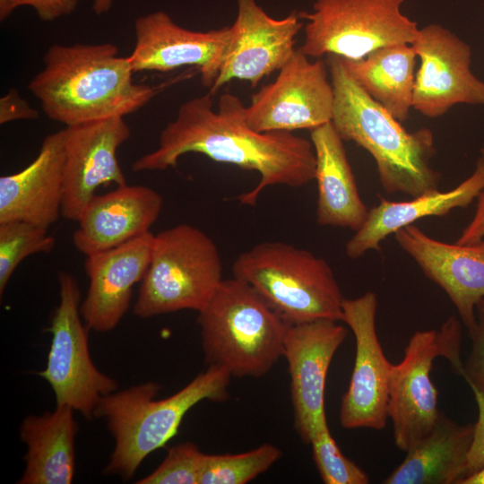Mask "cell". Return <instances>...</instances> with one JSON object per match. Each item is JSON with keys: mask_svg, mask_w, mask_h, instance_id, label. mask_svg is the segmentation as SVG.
<instances>
[{"mask_svg": "<svg viewBox=\"0 0 484 484\" xmlns=\"http://www.w3.org/2000/svg\"><path fill=\"white\" fill-rule=\"evenodd\" d=\"M419 59L412 108L439 117L458 104L484 106V82L471 71V47L448 29L430 23L411 44Z\"/></svg>", "mask_w": 484, "mask_h": 484, "instance_id": "4fadbf2b", "label": "cell"}, {"mask_svg": "<svg viewBox=\"0 0 484 484\" xmlns=\"http://www.w3.org/2000/svg\"><path fill=\"white\" fill-rule=\"evenodd\" d=\"M133 73L112 43L54 44L29 90L48 118L72 126L124 117L148 104L157 90L134 82Z\"/></svg>", "mask_w": 484, "mask_h": 484, "instance_id": "7a4b0ae2", "label": "cell"}, {"mask_svg": "<svg viewBox=\"0 0 484 484\" xmlns=\"http://www.w3.org/2000/svg\"><path fill=\"white\" fill-rule=\"evenodd\" d=\"M471 349L463 362L462 377L484 394V298L476 307V326L470 333Z\"/></svg>", "mask_w": 484, "mask_h": 484, "instance_id": "4dcf8cb0", "label": "cell"}, {"mask_svg": "<svg viewBox=\"0 0 484 484\" xmlns=\"http://www.w3.org/2000/svg\"><path fill=\"white\" fill-rule=\"evenodd\" d=\"M197 323L205 362L231 376L261 377L283 357L288 324L236 277L223 279Z\"/></svg>", "mask_w": 484, "mask_h": 484, "instance_id": "5b68a950", "label": "cell"}, {"mask_svg": "<svg viewBox=\"0 0 484 484\" xmlns=\"http://www.w3.org/2000/svg\"><path fill=\"white\" fill-rule=\"evenodd\" d=\"M309 445L319 475L325 484H367V474L340 450L328 423L320 426Z\"/></svg>", "mask_w": 484, "mask_h": 484, "instance_id": "f1b7e54d", "label": "cell"}, {"mask_svg": "<svg viewBox=\"0 0 484 484\" xmlns=\"http://www.w3.org/2000/svg\"><path fill=\"white\" fill-rule=\"evenodd\" d=\"M58 283L59 304L48 329L52 339L47 367L38 375L50 385L56 406H68L91 419L100 400L116 392L118 383L92 362L90 329L81 319V292L76 279L60 272Z\"/></svg>", "mask_w": 484, "mask_h": 484, "instance_id": "8fae6325", "label": "cell"}, {"mask_svg": "<svg viewBox=\"0 0 484 484\" xmlns=\"http://www.w3.org/2000/svg\"><path fill=\"white\" fill-rule=\"evenodd\" d=\"M114 0H94L92 4V10L96 14H103L108 13Z\"/></svg>", "mask_w": 484, "mask_h": 484, "instance_id": "8d00e7d4", "label": "cell"}, {"mask_svg": "<svg viewBox=\"0 0 484 484\" xmlns=\"http://www.w3.org/2000/svg\"><path fill=\"white\" fill-rule=\"evenodd\" d=\"M457 484H484V467L473 474L462 479Z\"/></svg>", "mask_w": 484, "mask_h": 484, "instance_id": "d590c367", "label": "cell"}, {"mask_svg": "<svg viewBox=\"0 0 484 484\" xmlns=\"http://www.w3.org/2000/svg\"><path fill=\"white\" fill-rule=\"evenodd\" d=\"M326 65L334 93L332 123L343 141L354 142L373 157L385 191L415 197L438 189L440 174L431 166L432 131H406L359 87L339 56L327 55Z\"/></svg>", "mask_w": 484, "mask_h": 484, "instance_id": "3957f363", "label": "cell"}, {"mask_svg": "<svg viewBox=\"0 0 484 484\" xmlns=\"http://www.w3.org/2000/svg\"><path fill=\"white\" fill-rule=\"evenodd\" d=\"M405 1L315 0L311 13H298L307 21L300 48L308 57L356 60L384 47L411 44L419 28L402 12Z\"/></svg>", "mask_w": 484, "mask_h": 484, "instance_id": "30bf717a", "label": "cell"}, {"mask_svg": "<svg viewBox=\"0 0 484 484\" xmlns=\"http://www.w3.org/2000/svg\"><path fill=\"white\" fill-rule=\"evenodd\" d=\"M222 281L221 257L206 233L189 224L169 228L154 235L134 313L150 318L185 309L199 312Z\"/></svg>", "mask_w": 484, "mask_h": 484, "instance_id": "52a82bcc", "label": "cell"}, {"mask_svg": "<svg viewBox=\"0 0 484 484\" xmlns=\"http://www.w3.org/2000/svg\"><path fill=\"white\" fill-rule=\"evenodd\" d=\"M474 424L461 425L440 411L431 431L406 452L385 484H457L473 438Z\"/></svg>", "mask_w": 484, "mask_h": 484, "instance_id": "d4e9b609", "label": "cell"}, {"mask_svg": "<svg viewBox=\"0 0 484 484\" xmlns=\"http://www.w3.org/2000/svg\"><path fill=\"white\" fill-rule=\"evenodd\" d=\"M153 239L149 231L86 257L84 268L90 284L80 312L90 330L105 333L119 324L129 307L133 287L147 272Z\"/></svg>", "mask_w": 484, "mask_h": 484, "instance_id": "d6986e66", "label": "cell"}, {"mask_svg": "<svg viewBox=\"0 0 484 484\" xmlns=\"http://www.w3.org/2000/svg\"><path fill=\"white\" fill-rule=\"evenodd\" d=\"M310 137L316 162V221L321 226L357 231L368 210L359 194L343 140L332 121L310 130Z\"/></svg>", "mask_w": 484, "mask_h": 484, "instance_id": "603a6c76", "label": "cell"}, {"mask_svg": "<svg viewBox=\"0 0 484 484\" xmlns=\"http://www.w3.org/2000/svg\"><path fill=\"white\" fill-rule=\"evenodd\" d=\"M484 158V148L480 150ZM484 238V187L477 197L474 215L463 229L456 243L460 245L472 244Z\"/></svg>", "mask_w": 484, "mask_h": 484, "instance_id": "e575fe53", "label": "cell"}, {"mask_svg": "<svg viewBox=\"0 0 484 484\" xmlns=\"http://www.w3.org/2000/svg\"><path fill=\"white\" fill-rule=\"evenodd\" d=\"M376 295L368 291L345 298L342 322L355 337V360L349 387L341 398V425L348 429L381 430L388 419L393 364L381 347L376 328Z\"/></svg>", "mask_w": 484, "mask_h": 484, "instance_id": "7c38bea8", "label": "cell"}, {"mask_svg": "<svg viewBox=\"0 0 484 484\" xmlns=\"http://www.w3.org/2000/svg\"><path fill=\"white\" fill-rule=\"evenodd\" d=\"M56 239L48 229L23 220L0 223V295L21 262L39 253H49Z\"/></svg>", "mask_w": 484, "mask_h": 484, "instance_id": "83f0119b", "label": "cell"}, {"mask_svg": "<svg viewBox=\"0 0 484 484\" xmlns=\"http://www.w3.org/2000/svg\"><path fill=\"white\" fill-rule=\"evenodd\" d=\"M484 187V158L480 154L472 174L448 191L439 189L402 202L380 199L368 210L363 225L347 241L345 252L357 259L369 251H379L387 237L426 217H442L457 208L468 207Z\"/></svg>", "mask_w": 484, "mask_h": 484, "instance_id": "7402d4cb", "label": "cell"}, {"mask_svg": "<svg viewBox=\"0 0 484 484\" xmlns=\"http://www.w3.org/2000/svg\"><path fill=\"white\" fill-rule=\"evenodd\" d=\"M73 410L56 406L52 412L29 415L20 427L27 445L25 470L19 484H70L75 473L74 441L79 426Z\"/></svg>", "mask_w": 484, "mask_h": 484, "instance_id": "cb8c5ba5", "label": "cell"}, {"mask_svg": "<svg viewBox=\"0 0 484 484\" xmlns=\"http://www.w3.org/2000/svg\"><path fill=\"white\" fill-rule=\"evenodd\" d=\"M131 131L124 117L64 128L65 161L61 215L78 221L99 186L126 185L117 151Z\"/></svg>", "mask_w": 484, "mask_h": 484, "instance_id": "9a60e30c", "label": "cell"}, {"mask_svg": "<svg viewBox=\"0 0 484 484\" xmlns=\"http://www.w3.org/2000/svg\"><path fill=\"white\" fill-rule=\"evenodd\" d=\"M162 205L161 195L145 186L126 184L95 195L77 221L73 245L86 256L120 246L149 232Z\"/></svg>", "mask_w": 484, "mask_h": 484, "instance_id": "ffe728a7", "label": "cell"}, {"mask_svg": "<svg viewBox=\"0 0 484 484\" xmlns=\"http://www.w3.org/2000/svg\"><path fill=\"white\" fill-rule=\"evenodd\" d=\"M341 61L359 87L398 121L412 108L418 56L411 44L378 48L360 59Z\"/></svg>", "mask_w": 484, "mask_h": 484, "instance_id": "484cf974", "label": "cell"}, {"mask_svg": "<svg viewBox=\"0 0 484 484\" xmlns=\"http://www.w3.org/2000/svg\"><path fill=\"white\" fill-rule=\"evenodd\" d=\"M231 270L233 277L253 287L288 324L342 322L345 298L333 269L310 251L265 241L241 253Z\"/></svg>", "mask_w": 484, "mask_h": 484, "instance_id": "8992f818", "label": "cell"}, {"mask_svg": "<svg viewBox=\"0 0 484 484\" xmlns=\"http://www.w3.org/2000/svg\"><path fill=\"white\" fill-rule=\"evenodd\" d=\"M186 153L257 171L260 180L238 199L255 205L268 186L300 187L315 179V155L311 141L292 132L259 133L212 108V95L194 97L179 107L176 118L161 131L158 147L134 161V172L176 167Z\"/></svg>", "mask_w": 484, "mask_h": 484, "instance_id": "6da1fadb", "label": "cell"}, {"mask_svg": "<svg viewBox=\"0 0 484 484\" xmlns=\"http://www.w3.org/2000/svg\"><path fill=\"white\" fill-rule=\"evenodd\" d=\"M134 34V48L127 56L134 73L194 66L202 84L211 88L219 75L231 28L190 30L177 24L167 13L157 11L135 20Z\"/></svg>", "mask_w": 484, "mask_h": 484, "instance_id": "e0dca14e", "label": "cell"}, {"mask_svg": "<svg viewBox=\"0 0 484 484\" xmlns=\"http://www.w3.org/2000/svg\"><path fill=\"white\" fill-rule=\"evenodd\" d=\"M462 324L451 315L437 330L416 332L402 359L393 365L388 400L395 445L407 452L433 428L439 416L438 393L430 373L437 357L445 358L454 371L463 374Z\"/></svg>", "mask_w": 484, "mask_h": 484, "instance_id": "ba28073f", "label": "cell"}, {"mask_svg": "<svg viewBox=\"0 0 484 484\" xmlns=\"http://www.w3.org/2000/svg\"><path fill=\"white\" fill-rule=\"evenodd\" d=\"M400 247L438 285L455 307L469 334L484 298V238L466 245L436 239L411 224L394 234Z\"/></svg>", "mask_w": 484, "mask_h": 484, "instance_id": "ac0fdd59", "label": "cell"}, {"mask_svg": "<svg viewBox=\"0 0 484 484\" xmlns=\"http://www.w3.org/2000/svg\"><path fill=\"white\" fill-rule=\"evenodd\" d=\"M348 334L340 321L318 319L288 324L283 347L290 377L294 427L309 445L327 422L324 388L332 359Z\"/></svg>", "mask_w": 484, "mask_h": 484, "instance_id": "5bb4252c", "label": "cell"}, {"mask_svg": "<svg viewBox=\"0 0 484 484\" xmlns=\"http://www.w3.org/2000/svg\"><path fill=\"white\" fill-rule=\"evenodd\" d=\"M470 387L478 406V419L474 424L473 438L466 460L463 478L484 467V394L475 387Z\"/></svg>", "mask_w": 484, "mask_h": 484, "instance_id": "d6a6232c", "label": "cell"}, {"mask_svg": "<svg viewBox=\"0 0 484 484\" xmlns=\"http://www.w3.org/2000/svg\"><path fill=\"white\" fill-rule=\"evenodd\" d=\"M206 454L193 442L172 446L162 462L137 484H200Z\"/></svg>", "mask_w": 484, "mask_h": 484, "instance_id": "f546056e", "label": "cell"}, {"mask_svg": "<svg viewBox=\"0 0 484 484\" xmlns=\"http://www.w3.org/2000/svg\"><path fill=\"white\" fill-rule=\"evenodd\" d=\"M326 66L323 60L311 62L299 48L248 107L225 93L218 110L259 133L316 128L333 118L334 93Z\"/></svg>", "mask_w": 484, "mask_h": 484, "instance_id": "9c48e42d", "label": "cell"}, {"mask_svg": "<svg viewBox=\"0 0 484 484\" xmlns=\"http://www.w3.org/2000/svg\"><path fill=\"white\" fill-rule=\"evenodd\" d=\"M230 377L226 369L210 365L165 399L155 400L160 385L154 382L104 396L94 411V418L106 420L115 439L104 473L130 480L151 453L177 434L184 416L195 404L204 400L223 402L229 399Z\"/></svg>", "mask_w": 484, "mask_h": 484, "instance_id": "277c9868", "label": "cell"}, {"mask_svg": "<svg viewBox=\"0 0 484 484\" xmlns=\"http://www.w3.org/2000/svg\"><path fill=\"white\" fill-rule=\"evenodd\" d=\"M282 456L276 445L226 454H206L200 484H245L267 471Z\"/></svg>", "mask_w": 484, "mask_h": 484, "instance_id": "4316f807", "label": "cell"}, {"mask_svg": "<svg viewBox=\"0 0 484 484\" xmlns=\"http://www.w3.org/2000/svg\"><path fill=\"white\" fill-rule=\"evenodd\" d=\"M79 0H0V21L6 20L17 8L32 7L38 17L52 22L72 13Z\"/></svg>", "mask_w": 484, "mask_h": 484, "instance_id": "1f68e13d", "label": "cell"}, {"mask_svg": "<svg viewBox=\"0 0 484 484\" xmlns=\"http://www.w3.org/2000/svg\"><path fill=\"white\" fill-rule=\"evenodd\" d=\"M37 109L22 98L15 89H10L0 99V124L15 120H34L39 117Z\"/></svg>", "mask_w": 484, "mask_h": 484, "instance_id": "836d02e7", "label": "cell"}, {"mask_svg": "<svg viewBox=\"0 0 484 484\" xmlns=\"http://www.w3.org/2000/svg\"><path fill=\"white\" fill-rule=\"evenodd\" d=\"M238 15L219 75L210 88L212 96L233 79L255 87L279 71L295 52V38L303 28L296 11L283 19L270 17L255 0H237Z\"/></svg>", "mask_w": 484, "mask_h": 484, "instance_id": "2e32d148", "label": "cell"}, {"mask_svg": "<svg viewBox=\"0 0 484 484\" xmlns=\"http://www.w3.org/2000/svg\"><path fill=\"white\" fill-rule=\"evenodd\" d=\"M65 161L64 129L49 134L37 157L0 177V223L23 220L44 228L61 214Z\"/></svg>", "mask_w": 484, "mask_h": 484, "instance_id": "44dd1931", "label": "cell"}]
</instances>
